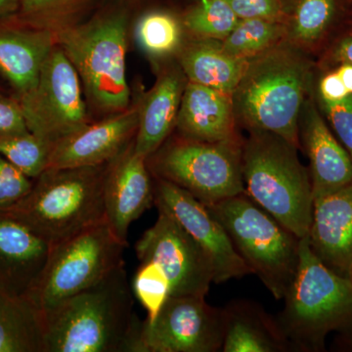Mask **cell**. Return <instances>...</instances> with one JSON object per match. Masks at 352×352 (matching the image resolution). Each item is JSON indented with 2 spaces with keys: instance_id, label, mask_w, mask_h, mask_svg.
Wrapping results in <instances>:
<instances>
[{
  "instance_id": "9a60e30c",
  "label": "cell",
  "mask_w": 352,
  "mask_h": 352,
  "mask_svg": "<svg viewBox=\"0 0 352 352\" xmlns=\"http://www.w3.org/2000/svg\"><path fill=\"white\" fill-rule=\"evenodd\" d=\"M134 140L109 164L104 205L105 217L113 232L127 243L131 224L154 205V186L146 157L134 152Z\"/></svg>"
},
{
  "instance_id": "8fae6325",
  "label": "cell",
  "mask_w": 352,
  "mask_h": 352,
  "mask_svg": "<svg viewBox=\"0 0 352 352\" xmlns=\"http://www.w3.org/2000/svg\"><path fill=\"white\" fill-rule=\"evenodd\" d=\"M154 226L135 245L140 263L159 264L170 284V296L206 298L214 283L212 258L171 215L157 210Z\"/></svg>"
},
{
  "instance_id": "4dcf8cb0",
  "label": "cell",
  "mask_w": 352,
  "mask_h": 352,
  "mask_svg": "<svg viewBox=\"0 0 352 352\" xmlns=\"http://www.w3.org/2000/svg\"><path fill=\"white\" fill-rule=\"evenodd\" d=\"M34 182L0 155V210L12 207L31 191Z\"/></svg>"
},
{
  "instance_id": "d4e9b609",
  "label": "cell",
  "mask_w": 352,
  "mask_h": 352,
  "mask_svg": "<svg viewBox=\"0 0 352 352\" xmlns=\"http://www.w3.org/2000/svg\"><path fill=\"white\" fill-rule=\"evenodd\" d=\"M282 36L283 29L276 21L244 19L220 46L231 56L251 60L273 47Z\"/></svg>"
},
{
  "instance_id": "ac0fdd59",
  "label": "cell",
  "mask_w": 352,
  "mask_h": 352,
  "mask_svg": "<svg viewBox=\"0 0 352 352\" xmlns=\"http://www.w3.org/2000/svg\"><path fill=\"white\" fill-rule=\"evenodd\" d=\"M310 163L314 198L352 182V157L338 142L312 101H305L300 117V144Z\"/></svg>"
},
{
  "instance_id": "5bb4252c",
  "label": "cell",
  "mask_w": 352,
  "mask_h": 352,
  "mask_svg": "<svg viewBox=\"0 0 352 352\" xmlns=\"http://www.w3.org/2000/svg\"><path fill=\"white\" fill-rule=\"evenodd\" d=\"M138 122L139 110L134 108L87 124L55 143L47 168H87L113 161L131 144Z\"/></svg>"
},
{
  "instance_id": "277c9868",
  "label": "cell",
  "mask_w": 352,
  "mask_h": 352,
  "mask_svg": "<svg viewBox=\"0 0 352 352\" xmlns=\"http://www.w3.org/2000/svg\"><path fill=\"white\" fill-rule=\"evenodd\" d=\"M109 164L47 168L34 178L27 196L6 210L46 243L56 245L106 219L104 187Z\"/></svg>"
},
{
  "instance_id": "e0dca14e",
  "label": "cell",
  "mask_w": 352,
  "mask_h": 352,
  "mask_svg": "<svg viewBox=\"0 0 352 352\" xmlns=\"http://www.w3.org/2000/svg\"><path fill=\"white\" fill-rule=\"evenodd\" d=\"M51 245L6 210H0V285L28 296L47 261Z\"/></svg>"
},
{
  "instance_id": "836d02e7",
  "label": "cell",
  "mask_w": 352,
  "mask_h": 352,
  "mask_svg": "<svg viewBox=\"0 0 352 352\" xmlns=\"http://www.w3.org/2000/svg\"><path fill=\"white\" fill-rule=\"evenodd\" d=\"M29 131L22 109L12 101L0 98V135Z\"/></svg>"
},
{
  "instance_id": "7c38bea8",
  "label": "cell",
  "mask_w": 352,
  "mask_h": 352,
  "mask_svg": "<svg viewBox=\"0 0 352 352\" xmlns=\"http://www.w3.org/2000/svg\"><path fill=\"white\" fill-rule=\"evenodd\" d=\"M223 309L200 296H170L152 323L143 321L139 352L221 351Z\"/></svg>"
},
{
  "instance_id": "cb8c5ba5",
  "label": "cell",
  "mask_w": 352,
  "mask_h": 352,
  "mask_svg": "<svg viewBox=\"0 0 352 352\" xmlns=\"http://www.w3.org/2000/svg\"><path fill=\"white\" fill-rule=\"evenodd\" d=\"M180 61L189 82L232 95L250 60L231 56L221 46L200 43L183 51Z\"/></svg>"
},
{
  "instance_id": "d6986e66",
  "label": "cell",
  "mask_w": 352,
  "mask_h": 352,
  "mask_svg": "<svg viewBox=\"0 0 352 352\" xmlns=\"http://www.w3.org/2000/svg\"><path fill=\"white\" fill-rule=\"evenodd\" d=\"M232 95L189 82L183 90L175 126L182 138L201 142L233 140Z\"/></svg>"
},
{
  "instance_id": "8d00e7d4",
  "label": "cell",
  "mask_w": 352,
  "mask_h": 352,
  "mask_svg": "<svg viewBox=\"0 0 352 352\" xmlns=\"http://www.w3.org/2000/svg\"><path fill=\"white\" fill-rule=\"evenodd\" d=\"M337 74L344 82L349 94H352V65L342 63V66L338 69Z\"/></svg>"
},
{
  "instance_id": "4316f807",
  "label": "cell",
  "mask_w": 352,
  "mask_h": 352,
  "mask_svg": "<svg viewBox=\"0 0 352 352\" xmlns=\"http://www.w3.org/2000/svg\"><path fill=\"white\" fill-rule=\"evenodd\" d=\"M240 20L226 0H201L187 14L185 25L201 38L223 41Z\"/></svg>"
},
{
  "instance_id": "4fadbf2b",
  "label": "cell",
  "mask_w": 352,
  "mask_h": 352,
  "mask_svg": "<svg viewBox=\"0 0 352 352\" xmlns=\"http://www.w3.org/2000/svg\"><path fill=\"white\" fill-rule=\"evenodd\" d=\"M154 196L157 210L171 215L208 252L214 263V283L251 274V270L236 251L226 229L195 197L173 183L157 178Z\"/></svg>"
},
{
  "instance_id": "52a82bcc",
  "label": "cell",
  "mask_w": 352,
  "mask_h": 352,
  "mask_svg": "<svg viewBox=\"0 0 352 352\" xmlns=\"http://www.w3.org/2000/svg\"><path fill=\"white\" fill-rule=\"evenodd\" d=\"M127 245L106 219L51 245L43 272L28 296L43 314L50 311L124 263Z\"/></svg>"
},
{
  "instance_id": "1f68e13d",
  "label": "cell",
  "mask_w": 352,
  "mask_h": 352,
  "mask_svg": "<svg viewBox=\"0 0 352 352\" xmlns=\"http://www.w3.org/2000/svg\"><path fill=\"white\" fill-rule=\"evenodd\" d=\"M324 111L352 157V94L337 102L322 101Z\"/></svg>"
},
{
  "instance_id": "484cf974",
  "label": "cell",
  "mask_w": 352,
  "mask_h": 352,
  "mask_svg": "<svg viewBox=\"0 0 352 352\" xmlns=\"http://www.w3.org/2000/svg\"><path fill=\"white\" fill-rule=\"evenodd\" d=\"M53 146L30 131L0 135V155L32 179L47 170Z\"/></svg>"
},
{
  "instance_id": "44dd1931",
  "label": "cell",
  "mask_w": 352,
  "mask_h": 352,
  "mask_svg": "<svg viewBox=\"0 0 352 352\" xmlns=\"http://www.w3.org/2000/svg\"><path fill=\"white\" fill-rule=\"evenodd\" d=\"M185 85L177 72L164 74L151 90L139 110L134 152L151 156L164 144L176 124Z\"/></svg>"
},
{
  "instance_id": "d590c367",
  "label": "cell",
  "mask_w": 352,
  "mask_h": 352,
  "mask_svg": "<svg viewBox=\"0 0 352 352\" xmlns=\"http://www.w3.org/2000/svg\"><path fill=\"white\" fill-rule=\"evenodd\" d=\"M336 58L342 63L352 65V36L340 41L336 48Z\"/></svg>"
},
{
  "instance_id": "3957f363",
  "label": "cell",
  "mask_w": 352,
  "mask_h": 352,
  "mask_svg": "<svg viewBox=\"0 0 352 352\" xmlns=\"http://www.w3.org/2000/svg\"><path fill=\"white\" fill-rule=\"evenodd\" d=\"M298 149L272 132L251 131L242 145V175L245 193L302 239L309 235L314 198Z\"/></svg>"
},
{
  "instance_id": "7402d4cb",
  "label": "cell",
  "mask_w": 352,
  "mask_h": 352,
  "mask_svg": "<svg viewBox=\"0 0 352 352\" xmlns=\"http://www.w3.org/2000/svg\"><path fill=\"white\" fill-rule=\"evenodd\" d=\"M53 48L50 32H0V72L21 96L36 87Z\"/></svg>"
},
{
  "instance_id": "603a6c76",
  "label": "cell",
  "mask_w": 352,
  "mask_h": 352,
  "mask_svg": "<svg viewBox=\"0 0 352 352\" xmlns=\"http://www.w3.org/2000/svg\"><path fill=\"white\" fill-rule=\"evenodd\" d=\"M0 352H45L43 314L28 296L0 285Z\"/></svg>"
},
{
  "instance_id": "74e56055",
  "label": "cell",
  "mask_w": 352,
  "mask_h": 352,
  "mask_svg": "<svg viewBox=\"0 0 352 352\" xmlns=\"http://www.w3.org/2000/svg\"><path fill=\"white\" fill-rule=\"evenodd\" d=\"M56 1H59V0H22L23 6L28 11L36 10L41 7L48 6V4Z\"/></svg>"
},
{
  "instance_id": "7a4b0ae2",
  "label": "cell",
  "mask_w": 352,
  "mask_h": 352,
  "mask_svg": "<svg viewBox=\"0 0 352 352\" xmlns=\"http://www.w3.org/2000/svg\"><path fill=\"white\" fill-rule=\"evenodd\" d=\"M310 72L288 47H271L250 60L232 94L234 113L250 131L272 132L300 148V117Z\"/></svg>"
},
{
  "instance_id": "9c48e42d",
  "label": "cell",
  "mask_w": 352,
  "mask_h": 352,
  "mask_svg": "<svg viewBox=\"0 0 352 352\" xmlns=\"http://www.w3.org/2000/svg\"><path fill=\"white\" fill-rule=\"evenodd\" d=\"M60 43L90 100L103 110H126L131 90L126 80L124 18L113 16L67 30Z\"/></svg>"
},
{
  "instance_id": "5b68a950",
  "label": "cell",
  "mask_w": 352,
  "mask_h": 352,
  "mask_svg": "<svg viewBox=\"0 0 352 352\" xmlns=\"http://www.w3.org/2000/svg\"><path fill=\"white\" fill-rule=\"evenodd\" d=\"M276 319L292 347L320 349L329 332L352 319V282L322 263L312 252L309 237L300 244V261Z\"/></svg>"
},
{
  "instance_id": "83f0119b",
  "label": "cell",
  "mask_w": 352,
  "mask_h": 352,
  "mask_svg": "<svg viewBox=\"0 0 352 352\" xmlns=\"http://www.w3.org/2000/svg\"><path fill=\"white\" fill-rule=\"evenodd\" d=\"M131 288L134 296L147 312L145 321L152 323L170 296V284L166 273L159 264L152 261L140 263Z\"/></svg>"
},
{
  "instance_id": "f546056e",
  "label": "cell",
  "mask_w": 352,
  "mask_h": 352,
  "mask_svg": "<svg viewBox=\"0 0 352 352\" xmlns=\"http://www.w3.org/2000/svg\"><path fill=\"white\" fill-rule=\"evenodd\" d=\"M333 13V0H300L292 22V36L298 43H314L326 31Z\"/></svg>"
},
{
  "instance_id": "ab89813d",
  "label": "cell",
  "mask_w": 352,
  "mask_h": 352,
  "mask_svg": "<svg viewBox=\"0 0 352 352\" xmlns=\"http://www.w3.org/2000/svg\"><path fill=\"white\" fill-rule=\"evenodd\" d=\"M349 279L351 280V282H352V265H351V270H349Z\"/></svg>"
},
{
  "instance_id": "e575fe53",
  "label": "cell",
  "mask_w": 352,
  "mask_h": 352,
  "mask_svg": "<svg viewBox=\"0 0 352 352\" xmlns=\"http://www.w3.org/2000/svg\"><path fill=\"white\" fill-rule=\"evenodd\" d=\"M322 101L337 102L346 98L349 94L337 72L324 76L320 82Z\"/></svg>"
},
{
  "instance_id": "8992f818",
  "label": "cell",
  "mask_w": 352,
  "mask_h": 352,
  "mask_svg": "<svg viewBox=\"0 0 352 352\" xmlns=\"http://www.w3.org/2000/svg\"><path fill=\"white\" fill-rule=\"evenodd\" d=\"M223 226L236 251L271 295L282 300L300 261V238L245 192L206 206Z\"/></svg>"
},
{
  "instance_id": "30bf717a",
  "label": "cell",
  "mask_w": 352,
  "mask_h": 352,
  "mask_svg": "<svg viewBox=\"0 0 352 352\" xmlns=\"http://www.w3.org/2000/svg\"><path fill=\"white\" fill-rule=\"evenodd\" d=\"M20 106L29 131L53 144L87 126L80 76L62 48L51 51Z\"/></svg>"
},
{
  "instance_id": "ba28073f",
  "label": "cell",
  "mask_w": 352,
  "mask_h": 352,
  "mask_svg": "<svg viewBox=\"0 0 352 352\" xmlns=\"http://www.w3.org/2000/svg\"><path fill=\"white\" fill-rule=\"evenodd\" d=\"M147 159L157 179L180 187L205 206L245 192L237 139L210 143L182 138Z\"/></svg>"
},
{
  "instance_id": "d6a6232c",
  "label": "cell",
  "mask_w": 352,
  "mask_h": 352,
  "mask_svg": "<svg viewBox=\"0 0 352 352\" xmlns=\"http://www.w3.org/2000/svg\"><path fill=\"white\" fill-rule=\"evenodd\" d=\"M239 19L276 21L281 13L277 0H226Z\"/></svg>"
},
{
  "instance_id": "f35d334b",
  "label": "cell",
  "mask_w": 352,
  "mask_h": 352,
  "mask_svg": "<svg viewBox=\"0 0 352 352\" xmlns=\"http://www.w3.org/2000/svg\"><path fill=\"white\" fill-rule=\"evenodd\" d=\"M16 0H0V12L9 10L15 6Z\"/></svg>"
},
{
  "instance_id": "ffe728a7",
  "label": "cell",
  "mask_w": 352,
  "mask_h": 352,
  "mask_svg": "<svg viewBox=\"0 0 352 352\" xmlns=\"http://www.w3.org/2000/svg\"><path fill=\"white\" fill-rule=\"evenodd\" d=\"M224 311L223 352H282L291 344L277 321L256 303L236 300Z\"/></svg>"
},
{
  "instance_id": "6da1fadb",
  "label": "cell",
  "mask_w": 352,
  "mask_h": 352,
  "mask_svg": "<svg viewBox=\"0 0 352 352\" xmlns=\"http://www.w3.org/2000/svg\"><path fill=\"white\" fill-rule=\"evenodd\" d=\"M43 319L45 352H139L143 321L134 311L126 263Z\"/></svg>"
},
{
  "instance_id": "2e32d148",
  "label": "cell",
  "mask_w": 352,
  "mask_h": 352,
  "mask_svg": "<svg viewBox=\"0 0 352 352\" xmlns=\"http://www.w3.org/2000/svg\"><path fill=\"white\" fill-rule=\"evenodd\" d=\"M309 244L319 259L342 276L352 265V182L314 199Z\"/></svg>"
},
{
  "instance_id": "f1b7e54d",
  "label": "cell",
  "mask_w": 352,
  "mask_h": 352,
  "mask_svg": "<svg viewBox=\"0 0 352 352\" xmlns=\"http://www.w3.org/2000/svg\"><path fill=\"white\" fill-rule=\"evenodd\" d=\"M136 38L146 52L154 56H164L177 48L182 31L175 18L168 14L151 13L138 23Z\"/></svg>"
}]
</instances>
